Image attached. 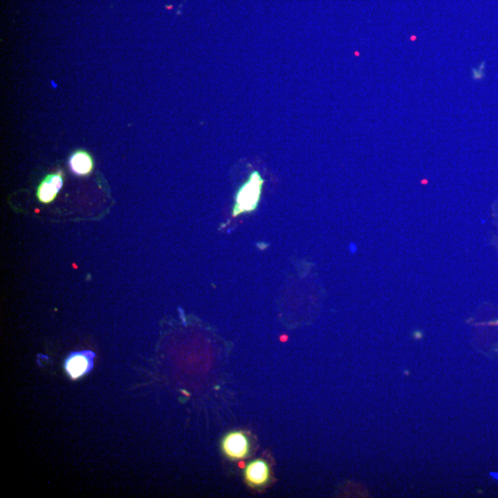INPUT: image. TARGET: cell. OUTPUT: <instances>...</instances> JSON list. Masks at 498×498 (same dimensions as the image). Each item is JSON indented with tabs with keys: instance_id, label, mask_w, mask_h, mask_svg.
I'll use <instances>...</instances> for the list:
<instances>
[{
	"instance_id": "obj_4",
	"label": "cell",
	"mask_w": 498,
	"mask_h": 498,
	"mask_svg": "<svg viewBox=\"0 0 498 498\" xmlns=\"http://www.w3.org/2000/svg\"><path fill=\"white\" fill-rule=\"evenodd\" d=\"M64 184V173L61 170L49 173L41 181L37 189V198L42 203L49 204L57 198Z\"/></svg>"
},
{
	"instance_id": "obj_8",
	"label": "cell",
	"mask_w": 498,
	"mask_h": 498,
	"mask_svg": "<svg viewBox=\"0 0 498 498\" xmlns=\"http://www.w3.org/2000/svg\"><path fill=\"white\" fill-rule=\"evenodd\" d=\"M415 337H416L417 338H422V334H421V333H420V332L415 333Z\"/></svg>"
},
{
	"instance_id": "obj_6",
	"label": "cell",
	"mask_w": 498,
	"mask_h": 498,
	"mask_svg": "<svg viewBox=\"0 0 498 498\" xmlns=\"http://www.w3.org/2000/svg\"><path fill=\"white\" fill-rule=\"evenodd\" d=\"M69 166L74 175L87 176L94 170V159L86 151H76L69 157Z\"/></svg>"
},
{
	"instance_id": "obj_3",
	"label": "cell",
	"mask_w": 498,
	"mask_h": 498,
	"mask_svg": "<svg viewBox=\"0 0 498 498\" xmlns=\"http://www.w3.org/2000/svg\"><path fill=\"white\" fill-rule=\"evenodd\" d=\"M223 453L234 461L243 460L249 453V441L241 431L227 433L222 441Z\"/></svg>"
},
{
	"instance_id": "obj_2",
	"label": "cell",
	"mask_w": 498,
	"mask_h": 498,
	"mask_svg": "<svg viewBox=\"0 0 498 498\" xmlns=\"http://www.w3.org/2000/svg\"><path fill=\"white\" fill-rule=\"evenodd\" d=\"M94 357L91 351L71 352L64 362V370L72 380L82 379L94 368Z\"/></svg>"
},
{
	"instance_id": "obj_1",
	"label": "cell",
	"mask_w": 498,
	"mask_h": 498,
	"mask_svg": "<svg viewBox=\"0 0 498 498\" xmlns=\"http://www.w3.org/2000/svg\"><path fill=\"white\" fill-rule=\"evenodd\" d=\"M263 183H264V180L257 171L251 173L248 181L240 187L239 191L237 192L234 216L254 211L257 208L260 195H261Z\"/></svg>"
},
{
	"instance_id": "obj_5",
	"label": "cell",
	"mask_w": 498,
	"mask_h": 498,
	"mask_svg": "<svg viewBox=\"0 0 498 498\" xmlns=\"http://www.w3.org/2000/svg\"><path fill=\"white\" fill-rule=\"evenodd\" d=\"M245 478L251 486H263L270 479V467L265 461L255 460L245 470Z\"/></svg>"
},
{
	"instance_id": "obj_9",
	"label": "cell",
	"mask_w": 498,
	"mask_h": 498,
	"mask_svg": "<svg viewBox=\"0 0 498 498\" xmlns=\"http://www.w3.org/2000/svg\"><path fill=\"white\" fill-rule=\"evenodd\" d=\"M489 325L498 326V320H497V321H495V323H489Z\"/></svg>"
},
{
	"instance_id": "obj_7",
	"label": "cell",
	"mask_w": 498,
	"mask_h": 498,
	"mask_svg": "<svg viewBox=\"0 0 498 498\" xmlns=\"http://www.w3.org/2000/svg\"><path fill=\"white\" fill-rule=\"evenodd\" d=\"M490 476L498 481V472H490Z\"/></svg>"
}]
</instances>
